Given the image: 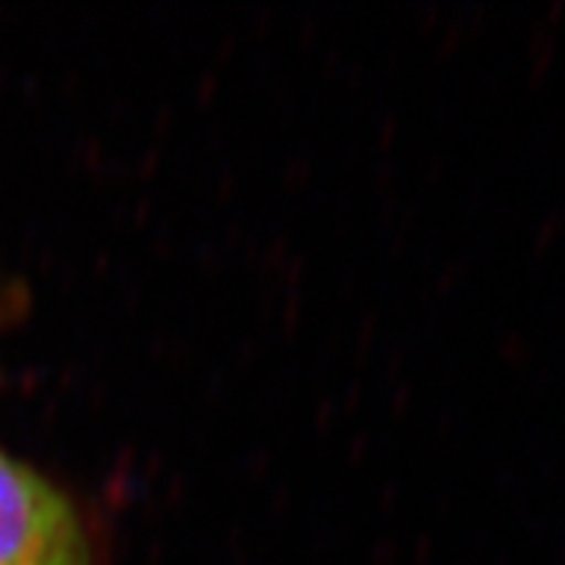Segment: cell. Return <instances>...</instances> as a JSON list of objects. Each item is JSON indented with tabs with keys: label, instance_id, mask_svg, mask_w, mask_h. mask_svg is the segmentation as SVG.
I'll return each mask as SVG.
<instances>
[{
	"label": "cell",
	"instance_id": "6da1fadb",
	"mask_svg": "<svg viewBox=\"0 0 565 565\" xmlns=\"http://www.w3.org/2000/svg\"><path fill=\"white\" fill-rule=\"evenodd\" d=\"M0 565H114L95 509L0 444Z\"/></svg>",
	"mask_w": 565,
	"mask_h": 565
},
{
	"label": "cell",
	"instance_id": "7a4b0ae2",
	"mask_svg": "<svg viewBox=\"0 0 565 565\" xmlns=\"http://www.w3.org/2000/svg\"><path fill=\"white\" fill-rule=\"evenodd\" d=\"M29 305H32V296H29L25 277L0 255V352L22 327Z\"/></svg>",
	"mask_w": 565,
	"mask_h": 565
}]
</instances>
